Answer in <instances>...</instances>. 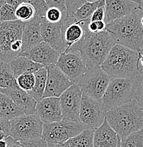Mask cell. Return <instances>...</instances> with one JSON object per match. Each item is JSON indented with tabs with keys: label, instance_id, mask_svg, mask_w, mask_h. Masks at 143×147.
<instances>
[{
	"label": "cell",
	"instance_id": "obj_1",
	"mask_svg": "<svg viewBox=\"0 0 143 147\" xmlns=\"http://www.w3.org/2000/svg\"><path fill=\"white\" fill-rule=\"evenodd\" d=\"M142 16L143 10L138 9L125 17L107 24L106 30L116 44L141 53L143 50V26L141 23Z\"/></svg>",
	"mask_w": 143,
	"mask_h": 147
},
{
	"label": "cell",
	"instance_id": "obj_2",
	"mask_svg": "<svg viewBox=\"0 0 143 147\" xmlns=\"http://www.w3.org/2000/svg\"><path fill=\"white\" fill-rule=\"evenodd\" d=\"M115 45L111 36L106 30L91 33L87 28L82 39L66 52L79 53L88 68L99 67Z\"/></svg>",
	"mask_w": 143,
	"mask_h": 147
},
{
	"label": "cell",
	"instance_id": "obj_3",
	"mask_svg": "<svg viewBox=\"0 0 143 147\" xmlns=\"http://www.w3.org/2000/svg\"><path fill=\"white\" fill-rule=\"evenodd\" d=\"M140 53L116 44L100 67L110 78L133 79L140 72Z\"/></svg>",
	"mask_w": 143,
	"mask_h": 147
},
{
	"label": "cell",
	"instance_id": "obj_4",
	"mask_svg": "<svg viewBox=\"0 0 143 147\" xmlns=\"http://www.w3.org/2000/svg\"><path fill=\"white\" fill-rule=\"evenodd\" d=\"M105 117L121 139L143 127V110L135 98L106 112Z\"/></svg>",
	"mask_w": 143,
	"mask_h": 147
},
{
	"label": "cell",
	"instance_id": "obj_5",
	"mask_svg": "<svg viewBox=\"0 0 143 147\" xmlns=\"http://www.w3.org/2000/svg\"><path fill=\"white\" fill-rule=\"evenodd\" d=\"M24 23L19 20L0 23V53L9 62L21 53Z\"/></svg>",
	"mask_w": 143,
	"mask_h": 147
},
{
	"label": "cell",
	"instance_id": "obj_6",
	"mask_svg": "<svg viewBox=\"0 0 143 147\" xmlns=\"http://www.w3.org/2000/svg\"><path fill=\"white\" fill-rule=\"evenodd\" d=\"M133 79L115 78L110 79L101 99L104 111L120 106L134 98Z\"/></svg>",
	"mask_w": 143,
	"mask_h": 147
},
{
	"label": "cell",
	"instance_id": "obj_7",
	"mask_svg": "<svg viewBox=\"0 0 143 147\" xmlns=\"http://www.w3.org/2000/svg\"><path fill=\"white\" fill-rule=\"evenodd\" d=\"M84 129H88L80 122L62 118L58 122L43 123L42 138L47 142V144L64 143Z\"/></svg>",
	"mask_w": 143,
	"mask_h": 147
},
{
	"label": "cell",
	"instance_id": "obj_8",
	"mask_svg": "<svg viewBox=\"0 0 143 147\" xmlns=\"http://www.w3.org/2000/svg\"><path fill=\"white\" fill-rule=\"evenodd\" d=\"M9 136L18 142H26L42 137L43 125L36 113L22 115L11 119Z\"/></svg>",
	"mask_w": 143,
	"mask_h": 147
},
{
	"label": "cell",
	"instance_id": "obj_9",
	"mask_svg": "<svg viewBox=\"0 0 143 147\" xmlns=\"http://www.w3.org/2000/svg\"><path fill=\"white\" fill-rule=\"evenodd\" d=\"M110 81L108 75L99 66L89 67L75 84L80 87L83 93L96 100H101Z\"/></svg>",
	"mask_w": 143,
	"mask_h": 147
},
{
	"label": "cell",
	"instance_id": "obj_10",
	"mask_svg": "<svg viewBox=\"0 0 143 147\" xmlns=\"http://www.w3.org/2000/svg\"><path fill=\"white\" fill-rule=\"evenodd\" d=\"M105 118V111L101 100H96L82 93L79 122L88 129L95 130L102 125Z\"/></svg>",
	"mask_w": 143,
	"mask_h": 147
},
{
	"label": "cell",
	"instance_id": "obj_11",
	"mask_svg": "<svg viewBox=\"0 0 143 147\" xmlns=\"http://www.w3.org/2000/svg\"><path fill=\"white\" fill-rule=\"evenodd\" d=\"M47 82L43 98L57 97L64 93L75 83L62 72L56 64L47 66Z\"/></svg>",
	"mask_w": 143,
	"mask_h": 147
},
{
	"label": "cell",
	"instance_id": "obj_12",
	"mask_svg": "<svg viewBox=\"0 0 143 147\" xmlns=\"http://www.w3.org/2000/svg\"><path fill=\"white\" fill-rule=\"evenodd\" d=\"M82 91L77 84H74L60 96L63 118L79 122Z\"/></svg>",
	"mask_w": 143,
	"mask_h": 147
},
{
	"label": "cell",
	"instance_id": "obj_13",
	"mask_svg": "<svg viewBox=\"0 0 143 147\" xmlns=\"http://www.w3.org/2000/svg\"><path fill=\"white\" fill-rule=\"evenodd\" d=\"M55 64L74 83L82 76L88 69L78 52L61 53Z\"/></svg>",
	"mask_w": 143,
	"mask_h": 147
},
{
	"label": "cell",
	"instance_id": "obj_14",
	"mask_svg": "<svg viewBox=\"0 0 143 147\" xmlns=\"http://www.w3.org/2000/svg\"><path fill=\"white\" fill-rule=\"evenodd\" d=\"M18 55L25 57L36 63L47 67L56 64L60 53L43 41L30 50L23 52Z\"/></svg>",
	"mask_w": 143,
	"mask_h": 147
},
{
	"label": "cell",
	"instance_id": "obj_15",
	"mask_svg": "<svg viewBox=\"0 0 143 147\" xmlns=\"http://www.w3.org/2000/svg\"><path fill=\"white\" fill-rule=\"evenodd\" d=\"M90 21L91 20L89 19L72 22L67 18L63 20L62 22V32L64 52L67 51L72 45L82 39L85 33V30L88 28V25Z\"/></svg>",
	"mask_w": 143,
	"mask_h": 147
},
{
	"label": "cell",
	"instance_id": "obj_16",
	"mask_svg": "<svg viewBox=\"0 0 143 147\" xmlns=\"http://www.w3.org/2000/svg\"><path fill=\"white\" fill-rule=\"evenodd\" d=\"M36 114L43 123L58 122L63 118L60 98H43L37 102Z\"/></svg>",
	"mask_w": 143,
	"mask_h": 147
},
{
	"label": "cell",
	"instance_id": "obj_17",
	"mask_svg": "<svg viewBox=\"0 0 143 147\" xmlns=\"http://www.w3.org/2000/svg\"><path fill=\"white\" fill-rule=\"evenodd\" d=\"M41 33L43 41L51 46L59 53L64 52L63 44L62 22L50 23L45 17L41 18Z\"/></svg>",
	"mask_w": 143,
	"mask_h": 147
},
{
	"label": "cell",
	"instance_id": "obj_18",
	"mask_svg": "<svg viewBox=\"0 0 143 147\" xmlns=\"http://www.w3.org/2000/svg\"><path fill=\"white\" fill-rule=\"evenodd\" d=\"M138 9L137 4L130 0H105L106 24L127 16Z\"/></svg>",
	"mask_w": 143,
	"mask_h": 147
},
{
	"label": "cell",
	"instance_id": "obj_19",
	"mask_svg": "<svg viewBox=\"0 0 143 147\" xmlns=\"http://www.w3.org/2000/svg\"><path fill=\"white\" fill-rule=\"evenodd\" d=\"M0 92L8 96L24 114L30 115L36 113L37 101L27 91L19 86L14 88H0Z\"/></svg>",
	"mask_w": 143,
	"mask_h": 147
},
{
	"label": "cell",
	"instance_id": "obj_20",
	"mask_svg": "<svg viewBox=\"0 0 143 147\" xmlns=\"http://www.w3.org/2000/svg\"><path fill=\"white\" fill-rule=\"evenodd\" d=\"M41 18L36 16L30 21L24 23L22 34L21 53L27 51L43 42L41 33Z\"/></svg>",
	"mask_w": 143,
	"mask_h": 147
},
{
	"label": "cell",
	"instance_id": "obj_21",
	"mask_svg": "<svg viewBox=\"0 0 143 147\" xmlns=\"http://www.w3.org/2000/svg\"><path fill=\"white\" fill-rule=\"evenodd\" d=\"M121 139L105 118L102 125L94 130V147H118Z\"/></svg>",
	"mask_w": 143,
	"mask_h": 147
},
{
	"label": "cell",
	"instance_id": "obj_22",
	"mask_svg": "<svg viewBox=\"0 0 143 147\" xmlns=\"http://www.w3.org/2000/svg\"><path fill=\"white\" fill-rule=\"evenodd\" d=\"M7 62L9 63L16 78H17L18 76L24 73H35L38 71L40 69L44 67V66L42 64L36 63V62L29 59L28 58L19 56V55L13 58Z\"/></svg>",
	"mask_w": 143,
	"mask_h": 147
},
{
	"label": "cell",
	"instance_id": "obj_23",
	"mask_svg": "<svg viewBox=\"0 0 143 147\" xmlns=\"http://www.w3.org/2000/svg\"><path fill=\"white\" fill-rule=\"evenodd\" d=\"M24 115V113L7 95L0 92V118L11 119Z\"/></svg>",
	"mask_w": 143,
	"mask_h": 147
},
{
	"label": "cell",
	"instance_id": "obj_24",
	"mask_svg": "<svg viewBox=\"0 0 143 147\" xmlns=\"http://www.w3.org/2000/svg\"><path fill=\"white\" fill-rule=\"evenodd\" d=\"M101 6H105V0H98L93 2L86 1L71 16H67L66 18L72 22L91 20V15L94 11Z\"/></svg>",
	"mask_w": 143,
	"mask_h": 147
},
{
	"label": "cell",
	"instance_id": "obj_25",
	"mask_svg": "<svg viewBox=\"0 0 143 147\" xmlns=\"http://www.w3.org/2000/svg\"><path fill=\"white\" fill-rule=\"evenodd\" d=\"M34 74L35 77H36L34 87L31 91L28 92V93L31 95L37 102H38L43 98L44 92H45L46 86V82H47V67H44L40 69L38 71L34 73Z\"/></svg>",
	"mask_w": 143,
	"mask_h": 147
},
{
	"label": "cell",
	"instance_id": "obj_26",
	"mask_svg": "<svg viewBox=\"0 0 143 147\" xmlns=\"http://www.w3.org/2000/svg\"><path fill=\"white\" fill-rule=\"evenodd\" d=\"M18 86L12 69L9 63L2 61L0 63V88H14Z\"/></svg>",
	"mask_w": 143,
	"mask_h": 147
},
{
	"label": "cell",
	"instance_id": "obj_27",
	"mask_svg": "<svg viewBox=\"0 0 143 147\" xmlns=\"http://www.w3.org/2000/svg\"><path fill=\"white\" fill-rule=\"evenodd\" d=\"M94 130L84 129L67 142L70 147H94Z\"/></svg>",
	"mask_w": 143,
	"mask_h": 147
},
{
	"label": "cell",
	"instance_id": "obj_28",
	"mask_svg": "<svg viewBox=\"0 0 143 147\" xmlns=\"http://www.w3.org/2000/svg\"><path fill=\"white\" fill-rule=\"evenodd\" d=\"M16 16L18 20L26 23L33 19L36 15V11L33 6L23 2L16 8Z\"/></svg>",
	"mask_w": 143,
	"mask_h": 147
},
{
	"label": "cell",
	"instance_id": "obj_29",
	"mask_svg": "<svg viewBox=\"0 0 143 147\" xmlns=\"http://www.w3.org/2000/svg\"><path fill=\"white\" fill-rule=\"evenodd\" d=\"M120 147H143V127L121 139Z\"/></svg>",
	"mask_w": 143,
	"mask_h": 147
},
{
	"label": "cell",
	"instance_id": "obj_30",
	"mask_svg": "<svg viewBox=\"0 0 143 147\" xmlns=\"http://www.w3.org/2000/svg\"><path fill=\"white\" fill-rule=\"evenodd\" d=\"M133 95L143 110V70L133 78Z\"/></svg>",
	"mask_w": 143,
	"mask_h": 147
},
{
	"label": "cell",
	"instance_id": "obj_31",
	"mask_svg": "<svg viewBox=\"0 0 143 147\" xmlns=\"http://www.w3.org/2000/svg\"><path fill=\"white\" fill-rule=\"evenodd\" d=\"M16 82L21 89L29 92L33 89L36 82L34 73L26 72L22 74L16 78Z\"/></svg>",
	"mask_w": 143,
	"mask_h": 147
},
{
	"label": "cell",
	"instance_id": "obj_32",
	"mask_svg": "<svg viewBox=\"0 0 143 147\" xmlns=\"http://www.w3.org/2000/svg\"><path fill=\"white\" fill-rule=\"evenodd\" d=\"M67 16V13H63L60 9L57 7H49L44 17L49 22L57 24V23L62 22Z\"/></svg>",
	"mask_w": 143,
	"mask_h": 147
},
{
	"label": "cell",
	"instance_id": "obj_33",
	"mask_svg": "<svg viewBox=\"0 0 143 147\" xmlns=\"http://www.w3.org/2000/svg\"><path fill=\"white\" fill-rule=\"evenodd\" d=\"M18 20L16 16V8L5 4L0 9V23Z\"/></svg>",
	"mask_w": 143,
	"mask_h": 147
},
{
	"label": "cell",
	"instance_id": "obj_34",
	"mask_svg": "<svg viewBox=\"0 0 143 147\" xmlns=\"http://www.w3.org/2000/svg\"><path fill=\"white\" fill-rule=\"evenodd\" d=\"M24 2L28 3L33 6L36 11V15L40 17H44L46 11L48 9V6L45 0H23Z\"/></svg>",
	"mask_w": 143,
	"mask_h": 147
},
{
	"label": "cell",
	"instance_id": "obj_35",
	"mask_svg": "<svg viewBox=\"0 0 143 147\" xmlns=\"http://www.w3.org/2000/svg\"><path fill=\"white\" fill-rule=\"evenodd\" d=\"M86 1V0H65L66 11L67 16H71Z\"/></svg>",
	"mask_w": 143,
	"mask_h": 147
},
{
	"label": "cell",
	"instance_id": "obj_36",
	"mask_svg": "<svg viewBox=\"0 0 143 147\" xmlns=\"http://www.w3.org/2000/svg\"><path fill=\"white\" fill-rule=\"evenodd\" d=\"M20 143L23 147H47V142L42 137L26 142H20Z\"/></svg>",
	"mask_w": 143,
	"mask_h": 147
},
{
	"label": "cell",
	"instance_id": "obj_37",
	"mask_svg": "<svg viewBox=\"0 0 143 147\" xmlns=\"http://www.w3.org/2000/svg\"><path fill=\"white\" fill-rule=\"evenodd\" d=\"M105 18V6H101L98 7L91 17V21H104Z\"/></svg>",
	"mask_w": 143,
	"mask_h": 147
},
{
	"label": "cell",
	"instance_id": "obj_38",
	"mask_svg": "<svg viewBox=\"0 0 143 147\" xmlns=\"http://www.w3.org/2000/svg\"><path fill=\"white\" fill-rule=\"evenodd\" d=\"M48 7H57L64 13H67L65 7V0H45Z\"/></svg>",
	"mask_w": 143,
	"mask_h": 147
},
{
	"label": "cell",
	"instance_id": "obj_39",
	"mask_svg": "<svg viewBox=\"0 0 143 147\" xmlns=\"http://www.w3.org/2000/svg\"><path fill=\"white\" fill-rule=\"evenodd\" d=\"M11 123L10 120L4 118H0V131H3L7 137L10 134Z\"/></svg>",
	"mask_w": 143,
	"mask_h": 147
},
{
	"label": "cell",
	"instance_id": "obj_40",
	"mask_svg": "<svg viewBox=\"0 0 143 147\" xmlns=\"http://www.w3.org/2000/svg\"><path fill=\"white\" fill-rule=\"evenodd\" d=\"M6 141L7 143V147H23L20 142L16 141L10 136L6 139Z\"/></svg>",
	"mask_w": 143,
	"mask_h": 147
},
{
	"label": "cell",
	"instance_id": "obj_41",
	"mask_svg": "<svg viewBox=\"0 0 143 147\" xmlns=\"http://www.w3.org/2000/svg\"><path fill=\"white\" fill-rule=\"evenodd\" d=\"M23 2H24L23 0H6V4H9V5L12 6L15 8H16L18 6H19Z\"/></svg>",
	"mask_w": 143,
	"mask_h": 147
},
{
	"label": "cell",
	"instance_id": "obj_42",
	"mask_svg": "<svg viewBox=\"0 0 143 147\" xmlns=\"http://www.w3.org/2000/svg\"><path fill=\"white\" fill-rule=\"evenodd\" d=\"M47 147H70L67 142H64V143H57V144H47Z\"/></svg>",
	"mask_w": 143,
	"mask_h": 147
},
{
	"label": "cell",
	"instance_id": "obj_43",
	"mask_svg": "<svg viewBox=\"0 0 143 147\" xmlns=\"http://www.w3.org/2000/svg\"><path fill=\"white\" fill-rule=\"evenodd\" d=\"M139 65L140 71L143 70V53H140V57H139Z\"/></svg>",
	"mask_w": 143,
	"mask_h": 147
},
{
	"label": "cell",
	"instance_id": "obj_44",
	"mask_svg": "<svg viewBox=\"0 0 143 147\" xmlns=\"http://www.w3.org/2000/svg\"><path fill=\"white\" fill-rule=\"evenodd\" d=\"M130 1H133V2L135 3V4H138V5L143 10V2L141 1V0H130Z\"/></svg>",
	"mask_w": 143,
	"mask_h": 147
},
{
	"label": "cell",
	"instance_id": "obj_45",
	"mask_svg": "<svg viewBox=\"0 0 143 147\" xmlns=\"http://www.w3.org/2000/svg\"><path fill=\"white\" fill-rule=\"evenodd\" d=\"M8 137L7 135H6L5 134H4L3 131H0V141H2V140H4V139H6Z\"/></svg>",
	"mask_w": 143,
	"mask_h": 147
},
{
	"label": "cell",
	"instance_id": "obj_46",
	"mask_svg": "<svg viewBox=\"0 0 143 147\" xmlns=\"http://www.w3.org/2000/svg\"><path fill=\"white\" fill-rule=\"evenodd\" d=\"M7 143L6 139L2 141H0V147H7Z\"/></svg>",
	"mask_w": 143,
	"mask_h": 147
},
{
	"label": "cell",
	"instance_id": "obj_47",
	"mask_svg": "<svg viewBox=\"0 0 143 147\" xmlns=\"http://www.w3.org/2000/svg\"><path fill=\"white\" fill-rule=\"evenodd\" d=\"M6 4V0H0V9L4 4Z\"/></svg>",
	"mask_w": 143,
	"mask_h": 147
},
{
	"label": "cell",
	"instance_id": "obj_48",
	"mask_svg": "<svg viewBox=\"0 0 143 147\" xmlns=\"http://www.w3.org/2000/svg\"><path fill=\"white\" fill-rule=\"evenodd\" d=\"M2 61H4V58H3V55L1 54V53H0V63H1Z\"/></svg>",
	"mask_w": 143,
	"mask_h": 147
},
{
	"label": "cell",
	"instance_id": "obj_49",
	"mask_svg": "<svg viewBox=\"0 0 143 147\" xmlns=\"http://www.w3.org/2000/svg\"><path fill=\"white\" fill-rule=\"evenodd\" d=\"M87 1H89V2H93V1H98V0H86Z\"/></svg>",
	"mask_w": 143,
	"mask_h": 147
},
{
	"label": "cell",
	"instance_id": "obj_50",
	"mask_svg": "<svg viewBox=\"0 0 143 147\" xmlns=\"http://www.w3.org/2000/svg\"><path fill=\"white\" fill-rule=\"evenodd\" d=\"M141 23H142V25L143 26V16H142V18H141Z\"/></svg>",
	"mask_w": 143,
	"mask_h": 147
},
{
	"label": "cell",
	"instance_id": "obj_51",
	"mask_svg": "<svg viewBox=\"0 0 143 147\" xmlns=\"http://www.w3.org/2000/svg\"><path fill=\"white\" fill-rule=\"evenodd\" d=\"M141 53H143V50H142V52H141Z\"/></svg>",
	"mask_w": 143,
	"mask_h": 147
},
{
	"label": "cell",
	"instance_id": "obj_52",
	"mask_svg": "<svg viewBox=\"0 0 143 147\" xmlns=\"http://www.w3.org/2000/svg\"><path fill=\"white\" fill-rule=\"evenodd\" d=\"M118 147H120V145H119V146H118Z\"/></svg>",
	"mask_w": 143,
	"mask_h": 147
},
{
	"label": "cell",
	"instance_id": "obj_53",
	"mask_svg": "<svg viewBox=\"0 0 143 147\" xmlns=\"http://www.w3.org/2000/svg\"><path fill=\"white\" fill-rule=\"evenodd\" d=\"M141 1H142V2H143V0H141Z\"/></svg>",
	"mask_w": 143,
	"mask_h": 147
}]
</instances>
